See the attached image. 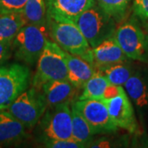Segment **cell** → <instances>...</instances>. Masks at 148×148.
Masks as SVG:
<instances>
[{
	"mask_svg": "<svg viewBox=\"0 0 148 148\" xmlns=\"http://www.w3.org/2000/svg\"><path fill=\"white\" fill-rule=\"evenodd\" d=\"M47 28L53 42L64 51L94 65L92 48L75 21L47 16Z\"/></svg>",
	"mask_w": 148,
	"mask_h": 148,
	"instance_id": "1",
	"label": "cell"
},
{
	"mask_svg": "<svg viewBox=\"0 0 148 148\" xmlns=\"http://www.w3.org/2000/svg\"><path fill=\"white\" fill-rule=\"evenodd\" d=\"M53 80H68V67L65 51L56 43L48 40L38 58L32 86L40 90L43 85Z\"/></svg>",
	"mask_w": 148,
	"mask_h": 148,
	"instance_id": "2",
	"label": "cell"
},
{
	"mask_svg": "<svg viewBox=\"0 0 148 148\" xmlns=\"http://www.w3.org/2000/svg\"><path fill=\"white\" fill-rule=\"evenodd\" d=\"M75 22L91 48L114 36L117 29L115 20L96 3L84 11Z\"/></svg>",
	"mask_w": 148,
	"mask_h": 148,
	"instance_id": "3",
	"label": "cell"
},
{
	"mask_svg": "<svg viewBox=\"0 0 148 148\" xmlns=\"http://www.w3.org/2000/svg\"><path fill=\"white\" fill-rule=\"evenodd\" d=\"M47 33V26L26 24L12 41L16 59L28 65L36 64L49 40Z\"/></svg>",
	"mask_w": 148,
	"mask_h": 148,
	"instance_id": "4",
	"label": "cell"
},
{
	"mask_svg": "<svg viewBox=\"0 0 148 148\" xmlns=\"http://www.w3.org/2000/svg\"><path fill=\"white\" fill-rule=\"evenodd\" d=\"M31 79L28 67L20 64L0 66V111L7 110L16 97L27 90Z\"/></svg>",
	"mask_w": 148,
	"mask_h": 148,
	"instance_id": "5",
	"label": "cell"
},
{
	"mask_svg": "<svg viewBox=\"0 0 148 148\" xmlns=\"http://www.w3.org/2000/svg\"><path fill=\"white\" fill-rule=\"evenodd\" d=\"M46 109L41 90L32 86L18 95L7 110L27 128H32L42 118Z\"/></svg>",
	"mask_w": 148,
	"mask_h": 148,
	"instance_id": "6",
	"label": "cell"
},
{
	"mask_svg": "<svg viewBox=\"0 0 148 148\" xmlns=\"http://www.w3.org/2000/svg\"><path fill=\"white\" fill-rule=\"evenodd\" d=\"M114 36L129 59L146 63L148 61V42L136 18L123 22L118 27Z\"/></svg>",
	"mask_w": 148,
	"mask_h": 148,
	"instance_id": "7",
	"label": "cell"
},
{
	"mask_svg": "<svg viewBox=\"0 0 148 148\" xmlns=\"http://www.w3.org/2000/svg\"><path fill=\"white\" fill-rule=\"evenodd\" d=\"M71 106L64 103L45 111L40 123L44 140L73 139Z\"/></svg>",
	"mask_w": 148,
	"mask_h": 148,
	"instance_id": "8",
	"label": "cell"
},
{
	"mask_svg": "<svg viewBox=\"0 0 148 148\" xmlns=\"http://www.w3.org/2000/svg\"><path fill=\"white\" fill-rule=\"evenodd\" d=\"M90 125L92 132L110 133L119 127L113 122L106 103L100 100H77L73 103Z\"/></svg>",
	"mask_w": 148,
	"mask_h": 148,
	"instance_id": "9",
	"label": "cell"
},
{
	"mask_svg": "<svg viewBox=\"0 0 148 148\" xmlns=\"http://www.w3.org/2000/svg\"><path fill=\"white\" fill-rule=\"evenodd\" d=\"M113 122L119 128L129 132H136L138 122L134 110L126 91L110 100H104Z\"/></svg>",
	"mask_w": 148,
	"mask_h": 148,
	"instance_id": "10",
	"label": "cell"
},
{
	"mask_svg": "<svg viewBox=\"0 0 148 148\" xmlns=\"http://www.w3.org/2000/svg\"><path fill=\"white\" fill-rule=\"evenodd\" d=\"M95 3V0H46V13L47 16L76 21Z\"/></svg>",
	"mask_w": 148,
	"mask_h": 148,
	"instance_id": "11",
	"label": "cell"
},
{
	"mask_svg": "<svg viewBox=\"0 0 148 148\" xmlns=\"http://www.w3.org/2000/svg\"><path fill=\"white\" fill-rule=\"evenodd\" d=\"M79 90L69 80H53L48 82L41 87L48 108H53L64 103L73 104Z\"/></svg>",
	"mask_w": 148,
	"mask_h": 148,
	"instance_id": "12",
	"label": "cell"
},
{
	"mask_svg": "<svg viewBox=\"0 0 148 148\" xmlns=\"http://www.w3.org/2000/svg\"><path fill=\"white\" fill-rule=\"evenodd\" d=\"M92 56L95 67L127 62L129 59L122 50L114 36L107 39L96 47L92 48Z\"/></svg>",
	"mask_w": 148,
	"mask_h": 148,
	"instance_id": "13",
	"label": "cell"
},
{
	"mask_svg": "<svg viewBox=\"0 0 148 148\" xmlns=\"http://www.w3.org/2000/svg\"><path fill=\"white\" fill-rule=\"evenodd\" d=\"M65 56L68 67V80L77 89L83 88L95 73V66L82 58L66 51Z\"/></svg>",
	"mask_w": 148,
	"mask_h": 148,
	"instance_id": "14",
	"label": "cell"
},
{
	"mask_svg": "<svg viewBox=\"0 0 148 148\" xmlns=\"http://www.w3.org/2000/svg\"><path fill=\"white\" fill-rule=\"evenodd\" d=\"M26 128L8 110L0 111V144H10L26 137Z\"/></svg>",
	"mask_w": 148,
	"mask_h": 148,
	"instance_id": "15",
	"label": "cell"
},
{
	"mask_svg": "<svg viewBox=\"0 0 148 148\" xmlns=\"http://www.w3.org/2000/svg\"><path fill=\"white\" fill-rule=\"evenodd\" d=\"M129 99L139 109L148 106V82L139 72H134L124 84Z\"/></svg>",
	"mask_w": 148,
	"mask_h": 148,
	"instance_id": "16",
	"label": "cell"
},
{
	"mask_svg": "<svg viewBox=\"0 0 148 148\" xmlns=\"http://www.w3.org/2000/svg\"><path fill=\"white\" fill-rule=\"evenodd\" d=\"M26 24V19L21 12L0 14V41L12 42Z\"/></svg>",
	"mask_w": 148,
	"mask_h": 148,
	"instance_id": "17",
	"label": "cell"
},
{
	"mask_svg": "<svg viewBox=\"0 0 148 148\" xmlns=\"http://www.w3.org/2000/svg\"><path fill=\"white\" fill-rule=\"evenodd\" d=\"M72 138L83 147L91 144L94 133L85 118L72 104Z\"/></svg>",
	"mask_w": 148,
	"mask_h": 148,
	"instance_id": "18",
	"label": "cell"
},
{
	"mask_svg": "<svg viewBox=\"0 0 148 148\" xmlns=\"http://www.w3.org/2000/svg\"><path fill=\"white\" fill-rule=\"evenodd\" d=\"M95 68L106 77L110 84L117 86H124L127 79L134 73L131 64H128V61Z\"/></svg>",
	"mask_w": 148,
	"mask_h": 148,
	"instance_id": "19",
	"label": "cell"
},
{
	"mask_svg": "<svg viewBox=\"0 0 148 148\" xmlns=\"http://www.w3.org/2000/svg\"><path fill=\"white\" fill-rule=\"evenodd\" d=\"M110 84L106 77L97 69L83 86V91L77 100H100L102 101L106 86Z\"/></svg>",
	"mask_w": 148,
	"mask_h": 148,
	"instance_id": "20",
	"label": "cell"
},
{
	"mask_svg": "<svg viewBox=\"0 0 148 148\" xmlns=\"http://www.w3.org/2000/svg\"><path fill=\"white\" fill-rule=\"evenodd\" d=\"M22 15L27 24L47 26L46 5L44 0H27Z\"/></svg>",
	"mask_w": 148,
	"mask_h": 148,
	"instance_id": "21",
	"label": "cell"
},
{
	"mask_svg": "<svg viewBox=\"0 0 148 148\" xmlns=\"http://www.w3.org/2000/svg\"><path fill=\"white\" fill-rule=\"evenodd\" d=\"M130 1L131 0H95V3L118 23L123 21L126 16Z\"/></svg>",
	"mask_w": 148,
	"mask_h": 148,
	"instance_id": "22",
	"label": "cell"
},
{
	"mask_svg": "<svg viewBox=\"0 0 148 148\" xmlns=\"http://www.w3.org/2000/svg\"><path fill=\"white\" fill-rule=\"evenodd\" d=\"M27 0H0V14L21 12L22 13Z\"/></svg>",
	"mask_w": 148,
	"mask_h": 148,
	"instance_id": "23",
	"label": "cell"
},
{
	"mask_svg": "<svg viewBox=\"0 0 148 148\" xmlns=\"http://www.w3.org/2000/svg\"><path fill=\"white\" fill-rule=\"evenodd\" d=\"M44 144L49 148H83L73 139H48L44 140Z\"/></svg>",
	"mask_w": 148,
	"mask_h": 148,
	"instance_id": "24",
	"label": "cell"
},
{
	"mask_svg": "<svg viewBox=\"0 0 148 148\" xmlns=\"http://www.w3.org/2000/svg\"><path fill=\"white\" fill-rule=\"evenodd\" d=\"M132 11L134 16L140 20H148V0H133Z\"/></svg>",
	"mask_w": 148,
	"mask_h": 148,
	"instance_id": "25",
	"label": "cell"
},
{
	"mask_svg": "<svg viewBox=\"0 0 148 148\" xmlns=\"http://www.w3.org/2000/svg\"><path fill=\"white\" fill-rule=\"evenodd\" d=\"M125 92L124 88L123 86H117V85L109 84L106 86L105 92L103 94V98L102 101L104 100H110L114 97H116L118 95H121Z\"/></svg>",
	"mask_w": 148,
	"mask_h": 148,
	"instance_id": "26",
	"label": "cell"
},
{
	"mask_svg": "<svg viewBox=\"0 0 148 148\" xmlns=\"http://www.w3.org/2000/svg\"><path fill=\"white\" fill-rule=\"evenodd\" d=\"M12 48V42L0 41V66L10 57Z\"/></svg>",
	"mask_w": 148,
	"mask_h": 148,
	"instance_id": "27",
	"label": "cell"
},
{
	"mask_svg": "<svg viewBox=\"0 0 148 148\" xmlns=\"http://www.w3.org/2000/svg\"><path fill=\"white\" fill-rule=\"evenodd\" d=\"M146 36H147V40L148 42V20L146 21Z\"/></svg>",
	"mask_w": 148,
	"mask_h": 148,
	"instance_id": "28",
	"label": "cell"
}]
</instances>
